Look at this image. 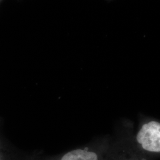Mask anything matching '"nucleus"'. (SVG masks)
I'll return each instance as SVG.
<instances>
[{
  "mask_svg": "<svg viewBox=\"0 0 160 160\" xmlns=\"http://www.w3.org/2000/svg\"><path fill=\"white\" fill-rule=\"evenodd\" d=\"M137 140L145 151L160 152V123L151 121L145 123L138 133Z\"/></svg>",
  "mask_w": 160,
  "mask_h": 160,
  "instance_id": "obj_1",
  "label": "nucleus"
},
{
  "mask_svg": "<svg viewBox=\"0 0 160 160\" xmlns=\"http://www.w3.org/2000/svg\"><path fill=\"white\" fill-rule=\"evenodd\" d=\"M0 160H27L0 131Z\"/></svg>",
  "mask_w": 160,
  "mask_h": 160,
  "instance_id": "obj_2",
  "label": "nucleus"
},
{
  "mask_svg": "<svg viewBox=\"0 0 160 160\" xmlns=\"http://www.w3.org/2000/svg\"><path fill=\"white\" fill-rule=\"evenodd\" d=\"M60 160H98V156L94 152L78 149L69 151Z\"/></svg>",
  "mask_w": 160,
  "mask_h": 160,
  "instance_id": "obj_3",
  "label": "nucleus"
}]
</instances>
